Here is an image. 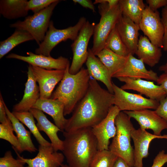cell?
Listing matches in <instances>:
<instances>
[{"mask_svg": "<svg viewBox=\"0 0 167 167\" xmlns=\"http://www.w3.org/2000/svg\"><path fill=\"white\" fill-rule=\"evenodd\" d=\"M14 150L17 158L27 164L26 167H60L63 164L65 158L63 154L55 151L51 144L47 146L40 145L37 155L32 158L21 156L16 150Z\"/></svg>", "mask_w": 167, "mask_h": 167, "instance_id": "12", "label": "cell"}, {"mask_svg": "<svg viewBox=\"0 0 167 167\" xmlns=\"http://www.w3.org/2000/svg\"><path fill=\"white\" fill-rule=\"evenodd\" d=\"M120 111L117 107L113 105L106 117L91 128L97 140L98 150H109L110 139L115 136L117 132L115 119Z\"/></svg>", "mask_w": 167, "mask_h": 167, "instance_id": "11", "label": "cell"}, {"mask_svg": "<svg viewBox=\"0 0 167 167\" xmlns=\"http://www.w3.org/2000/svg\"><path fill=\"white\" fill-rule=\"evenodd\" d=\"M87 21L85 17H82L74 26L60 29L56 28L50 21L44 40L35 50L36 54L50 56L52 49L60 42L68 39L74 41Z\"/></svg>", "mask_w": 167, "mask_h": 167, "instance_id": "7", "label": "cell"}, {"mask_svg": "<svg viewBox=\"0 0 167 167\" xmlns=\"http://www.w3.org/2000/svg\"><path fill=\"white\" fill-rule=\"evenodd\" d=\"M119 77L144 79L156 82L158 76L153 70L147 69L142 60L136 58L131 54L124 66L112 77L116 78Z\"/></svg>", "mask_w": 167, "mask_h": 167, "instance_id": "16", "label": "cell"}, {"mask_svg": "<svg viewBox=\"0 0 167 167\" xmlns=\"http://www.w3.org/2000/svg\"><path fill=\"white\" fill-rule=\"evenodd\" d=\"M27 74L28 79L25 84L24 96L21 100L13 106V111H29L40 98L39 87L36 84L30 65L28 67Z\"/></svg>", "mask_w": 167, "mask_h": 167, "instance_id": "20", "label": "cell"}, {"mask_svg": "<svg viewBox=\"0 0 167 167\" xmlns=\"http://www.w3.org/2000/svg\"><path fill=\"white\" fill-rule=\"evenodd\" d=\"M5 102L3 101L1 93L0 94V122L1 123H6L8 120L7 117L4 105Z\"/></svg>", "mask_w": 167, "mask_h": 167, "instance_id": "40", "label": "cell"}, {"mask_svg": "<svg viewBox=\"0 0 167 167\" xmlns=\"http://www.w3.org/2000/svg\"><path fill=\"white\" fill-rule=\"evenodd\" d=\"M57 0H30L28 1L27 9L34 14L38 13L50 6Z\"/></svg>", "mask_w": 167, "mask_h": 167, "instance_id": "35", "label": "cell"}, {"mask_svg": "<svg viewBox=\"0 0 167 167\" xmlns=\"http://www.w3.org/2000/svg\"><path fill=\"white\" fill-rule=\"evenodd\" d=\"M32 108L40 110L49 115L55 125L61 131H64L67 119L64 117V105L62 101L51 98H40Z\"/></svg>", "mask_w": 167, "mask_h": 167, "instance_id": "21", "label": "cell"}, {"mask_svg": "<svg viewBox=\"0 0 167 167\" xmlns=\"http://www.w3.org/2000/svg\"><path fill=\"white\" fill-rule=\"evenodd\" d=\"M159 70L161 71H164V73H167V63L160 66Z\"/></svg>", "mask_w": 167, "mask_h": 167, "instance_id": "45", "label": "cell"}, {"mask_svg": "<svg viewBox=\"0 0 167 167\" xmlns=\"http://www.w3.org/2000/svg\"><path fill=\"white\" fill-rule=\"evenodd\" d=\"M4 105L7 115L12 123L14 131L23 151L31 153L36 152L37 149L32 142L30 131L27 130L22 123L10 111L5 103Z\"/></svg>", "mask_w": 167, "mask_h": 167, "instance_id": "25", "label": "cell"}, {"mask_svg": "<svg viewBox=\"0 0 167 167\" xmlns=\"http://www.w3.org/2000/svg\"><path fill=\"white\" fill-rule=\"evenodd\" d=\"M86 64L90 77L101 82L106 86L107 90L113 94L112 77L109 71L90 48L88 49V55Z\"/></svg>", "mask_w": 167, "mask_h": 167, "instance_id": "23", "label": "cell"}, {"mask_svg": "<svg viewBox=\"0 0 167 167\" xmlns=\"http://www.w3.org/2000/svg\"><path fill=\"white\" fill-rule=\"evenodd\" d=\"M27 0H0V13L7 19L26 16L28 13Z\"/></svg>", "mask_w": 167, "mask_h": 167, "instance_id": "26", "label": "cell"}, {"mask_svg": "<svg viewBox=\"0 0 167 167\" xmlns=\"http://www.w3.org/2000/svg\"><path fill=\"white\" fill-rule=\"evenodd\" d=\"M114 95L90 79L87 91L67 119L64 131H74L92 128L104 119L114 105Z\"/></svg>", "mask_w": 167, "mask_h": 167, "instance_id": "1", "label": "cell"}, {"mask_svg": "<svg viewBox=\"0 0 167 167\" xmlns=\"http://www.w3.org/2000/svg\"><path fill=\"white\" fill-rule=\"evenodd\" d=\"M60 1L57 0L40 12L26 16L24 20L11 24L10 27L28 32L39 45L44 40L48 30L53 11Z\"/></svg>", "mask_w": 167, "mask_h": 167, "instance_id": "6", "label": "cell"}, {"mask_svg": "<svg viewBox=\"0 0 167 167\" xmlns=\"http://www.w3.org/2000/svg\"><path fill=\"white\" fill-rule=\"evenodd\" d=\"M75 3H78L84 7L91 10L94 12H95V7L93 3L90 0H73Z\"/></svg>", "mask_w": 167, "mask_h": 167, "instance_id": "41", "label": "cell"}, {"mask_svg": "<svg viewBox=\"0 0 167 167\" xmlns=\"http://www.w3.org/2000/svg\"><path fill=\"white\" fill-rule=\"evenodd\" d=\"M14 130L12 123L8 117L7 122L0 124V138L8 142L13 149L19 153L23 152L16 136L14 134Z\"/></svg>", "mask_w": 167, "mask_h": 167, "instance_id": "33", "label": "cell"}, {"mask_svg": "<svg viewBox=\"0 0 167 167\" xmlns=\"http://www.w3.org/2000/svg\"><path fill=\"white\" fill-rule=\"evenodd\" d=\"M139 25L140 29L153 44L163 48L164 29L158 10L153 11L146 6Z\"/></svg>", "mask_w": 167, "mask_h": 167, "instance_id": "10", "label": "cell"}, {"mask_svg": "<svg viewBox=\"0 0 167 167\" xmlns=\"http://www.w3.org/2000/svg\"><path fill=\"white\" fill-rule=\"evenodd\" d=\"M63 154L70 167H89L98 150L97 140L91 128L63 132Z\"/></svg>", "mask_w": 167, "mask_h": 167, "instance_id": "2", "label": "cell"}, {"mask_svg": "<svg viewBox=\"0 0 167 167\" xmlns=\"http://www.w3.org/2000/svg\"><path fill=\"white\" fill-rule=\"evenodd\" d=\"M25 164L18 158L15 159L10 151H6L0 158V167H24Z\"/></svg>", "mask_w": 167, "mask_h": 167, "instance_id": "34", "label": "cell"}, {"mask_svg": "<svg viewBox=\"0 0 167 167\" xmlns=\"http://www.w3.org/2000/svg\"><path fill=\"white\" fill-rule=\"evenodd\" d=\"M12 113L21 122L28 127L40 145L46 146L51 145V143L46 140L40 133L35 124L34 118L30 111H12Z\"/></svg>", "mask_w": 167, "mask_h": 167, "instance_id": "30", "label": "cell"}, {"mask_svg": "<svg viewBox=\"0 0 167 167\" xmlns=\"http://www.w3.org/2000/svg\"><path fill=\"white\" fill-rule=\"evenodd\" d=\"M34 40L28 32L15 29L14 33L6 40L0 42V58L1 59L12 49L23 42Z\"/></svg>", "mask_w": 167, "mask_h": 167, "instance_id": "29", "label": "cell"}, {"mask_svg": "<svg viewBox=\"0 0 167 167\" xmlns=\"http://www.w3.org/2000/svg\"><path fill=\"white\" fill-rule=\"evenodd\" d=\"M27 56L19 55L11 53L7 56V58L15 59L26 62L32 66L47 70H65L70 64L69 59L62 56L57 58L42 54H37L31 52L27 53Z\"/></svg>", "mask_w": 167, "mask_h": 167, "instance_id": "14", "label": "cell"}, {"mask_svg": "<svg viewBox=\"0 0 167 167\" xmlns=\"http://www.w3.org/2000/svg\"><path fill=\"white\" fill-rule=\"evenodd\" d=\"M155 111L167 122V96L159 101V105Z\"/></svg>", "mask_w": 167, "mask_h": 167, "instance_id": "37", "label": "cell"}, {"mask_svg": "<svg viewBox=\"0 0 167 167\" xmlns=\"http://www.w3.org/2000/svg\"><path fill=\"white\" fill-rule=\"evenodd\" d=\"M61 167H70V166H69L68 165H66V164H62Z\"/></svg>", "mask_w": 167, "mask_h": 167, "instance_id": "46", "label": "cell"}, {"mask_svg": "<svg viewBox=\"0 0 167 167\" xmlns=\"http://www.w3.org/2000/svg\"><path fill=\"white\" fill-rule=\"evenodd\" d=\"M105 47L108 48L116 54L122 56L127 57L131 54L122 40L116 25L107 37Z\"/></svg>", "mask_w": 167, "mask_h": 167, "instance_id": "31", "label": "cell"}, {"mask_svg": "<svg viewBox=\"0 0 167 167\" xmlns=\"http://www.w3.org/2000/svg\"><path fill=\"white\" fill-rule=\"evenodd\" d=\"M31 66L35 79L39 84L40 98H51L55 86L63 79L65 70H47Z\"/></svg>", "mask_w": 167, "mask_h": 167, "instance_id": "13", "label": "cell"}, {"mask_svg": "<svg viewBox=\"0 0 167 167\" xmlns=\"http://www.w3.org/2000/svg\"><path fill=\"white\" fill-rule=\"evenodd\" d=\"M98 8L101 17L98 23L94 26L93 45L91 49L96 56L104 48L107 37L122 15L119 2L112 7L107 3H101L99 4Z\"/></svg>", "mask_w": 167, "mask_h": 167, "instance_id": "5", "label": "cell"}, {"mask_svg": "<svg viewBox=\"0 0 167 167\" xmlns=\"http://www.w3.org/2000/svg\"><path fill=\"white\" fill-rule=\"evenodd\" d=\"M134 148V167H143V160L149 155L148 149L151 142L155 139H167V135L157 136L152 134L146 130L134 127L131 133Z\"/></svg>", "mask_w": 167, "mask_h": 167, "instance_id": "15", "label": "cell"}, {"mask_svg": "<svg viewBox=\"0 0 167 167\" xmlns=\"http://www.w3.org/2000/svg\"><path fill=\"white\" fill-rule=\"evenodd\" d=\"M161 19L164 29L162 49L164 51H167V5L162 9Z\"/></svg>", "mask_w": 167, "mask_h": 167, "instance_id": "36", "label": "cell"}, {"mask_svg": "<svg viewBox=\"0 0 167 167\" xmlns=\"http://www.w3.org/2000/svg\"><path fill=\"white\" fill-rule=\"evenodd\" d=\"M70 64L65 71L64 76L51 98L58 100L64 104V115L72 113L88 90L90 76L87 69L82 67L77 73L69 72Z\"/></svg>", "mask_w": 167, "mask_h": 167, "instance_id": "3", "label": "cell"}, {"mask_svg": "<svg viewBox=\"0 0 167 167\" xmlns=\"http://www.w3.org/2000/svg\"><path fill=\"white\" fill-rule=\"evenodd\" d=\"M161 49L153 44L146 36L141 35L135 54L144 63L152 67L159 62L162 54Z\"/></svg>", "mask_w": 167, "mask_h": 167, "instance_id": "24", "label": "cell"}, {"mask_svg": "<svg viewBox=\"0 0 167 167\" xmlns=\"http://www.w3.org/2000/svg\"><path fill=\"white\" fill-rule=\"evenodd\" d=\"M113 167H131L123 159L118 157Z\"/></svg>", "mask_w": 167, "mask_h": 167, "instance_id": "44", "label": "cell"}, {"mask_svg": "<svg viewBox=\"0 0 167 167\" xmlns=\"http://www.w3.org/2000/svg\"><path fill=\"white\" fill-rule=\"evenodd\" d=\"M119 2V0H95L93 3L94 4L106 3L109 7H112L117 5Z\"/></svg>", "mask_w": 167, "mask_h": 167, "instance_id": "43", "label": "cell"}, {"mask_svg": "<svg viewBox=\"0 0 167 167\" xmlns=\"http://www.w3.org/2000/svg\"><path fill=\"white\" fill-rule=\"evenodd\" d=\"M95 25L94 23H91L87 21L71 45L73 57L69 69L71 74H75L78 72L87 61L88 55V45L93 35Z\"/></svg>", "mask_w": 167, "mask_h": 167, "instance_id": "9", "label": "cell"}, {"mask_svg": "<svg viewBox=\"0 0 167 167\" xmlns=\"http://www.w3.org/2000/svg\"><path fill=\"white\" fill-rule=\"evenodd\" d=\"M29 111L37 120L36 125L39 131H43L47 135L54 150L62 151L63 141L59 139L57 135L58 132L61 131L60 129L50 121L42 111L32 108Z\"/></svg>", "mask_w": 167, "mask_h": 167, "instance_id": "22", "label": "cell"}, {"mask_svg": "<svg viewBox=\"0 0 167 167\" xmlns=\"http://www.w3.org/2000/svg\"><path fill=\"white\" fill-rule=\"evenodd\" d=\"M106 67L112 78L126 63L128 59L118 55L110 49L105 47L96 55Z\"/></svg>", "mask_w": 167, "mask_h": 167, "instance_id": "27", "label": "cell"}, {"mask_svg": "<svg viewBox=\"0 0 167 167\" xmlns=\"http://www.w3.org/2000/svg\"><path fill=\"white\" fill-rule=\"evenodd\" d=\"M114 105L121 111H137L145 109L155 110L159 105L157 100L141 95L128 92L113 82Z\"/></svg>", "mask_w": 167, "mask_h": 167, "instance_id": "8", "label": "cell"}, {"mask_svg": "<svg viewBox=\"0 0 167 167\" xmlns=\"http://www.w3.org/2000/svg\"><path fill=\"white\" fill-rule=\"evenodd\" d=\"M122 15L139 24L146 6L142 0H119Z\"/></svg>", "mask_w": 167, "mask_h": 167, "instance_id": "28", "label": "cell"}, {"mask_svg": "<svg viewBox=\"0 0 167 167\" xmlns=\"http://www.w3.org/2000/svg\"><path fill=\"white\" fill-rule=\"evenodd\" d=\"M131 119L123 111H120L117 115L115 120L117 132L109 149L131 167H134V149L131 143V133L134 127Z\"/></svg>", "mask_w": 167, "mask_h": 167, "instance_id": "4", "label": "cell"}, {"mask_svg": "<svg viewBox=\"0 0 167 167\" xmlns=\"http://www.w3.org/2000/svg\"><path fill=\"white\" fill-rule=\"evenodd\" d=\"M156 82L161 86L167 96V73H164L160 75Z\"/></svg>", "mask_w": 167, "mask_h": 167, "instance_id": "42", "label": "cell"}, {"mask_svg": "<svg viewBox=\"0 0 167 167\" xmlns=\"http://www.w3.org/2000/svg\"><path fill=\"white\" fill-rule=\"evenodd\" d=\"M118 157L109 150H98L89 167H113Z\"/></svg>", "mask_w": 167, "mask_h": 167, "instance_id": "32", "label": "cell"}, {"mask_svg": "<svg viewBox=\"0 0 167 167\" xmlns=\"http://www.w3.org/2000/svg\"><path fill=\"white\" fill-rule=\"evenodd\" d=\"M119 35L130 53L135 54L139 38V25L122 15L116 25Z\"/></svg>", "mask_w": 167, "mask_h": 167, "instance_id": "19", "label": "cell"}, {"mask_svg": "<svg viewBox=\"0 0 167 167\" xmlns=\"http://www.w3.org/2000/svg\"><path fill=\"white\" fill-rule=\"evenodd\" d=\"M123 112L131 118L134 119L140 128L144 130L151 129L154 135L161 136L162 131L167 129V122L157 114L155 110L145 109Z\"/></svg>", "mask_w": 167, "mask_h": 167, "instance_id": "18", "label": "cell"}, {"mask_svg": "<svg viewBox=\"0 0 167 167\" xmlns=\"http://www.w3.org/2000/svg\"><path fill=\"white\" fill-rule=\"evenodd\" d=\"M146 2L149 8L153 11L167 5V0H146Z\"/></svg>", "mask_w": 167, "mask_h": 167, "instance_id": "39", "label": "cell"}, {"mask_svg": "<svg viewBox=\"0 0 167 167\" xmlns=\"http://www.w3.org/2000/svg\"><path fill=\"white\" fill-rule=\"evenodd\" d=\"M117 79L124 83L121 87L124 90H133L145 95L148 98L159 102L166 96L161 86L155 84L153 81L126 77Z\"/></svg>", "mask_w": 167, "mask_h": 167, "instance_id": "17", "label": "cell"}, {"mask_svg": "<svg viewBox=\"0 0 167 167\" xmlns=\"http://www.w3.org/2000/svg\"><path fill=\"white\" fill-rule=\"evenodd\" d=\"M167 162V153L164 150L160 151L153 160L151 167H162Z\"/></svg>", "mask_w": 167, "mask_h": 167, "instance_id": "38", "label": "cell"}]
</instances>
